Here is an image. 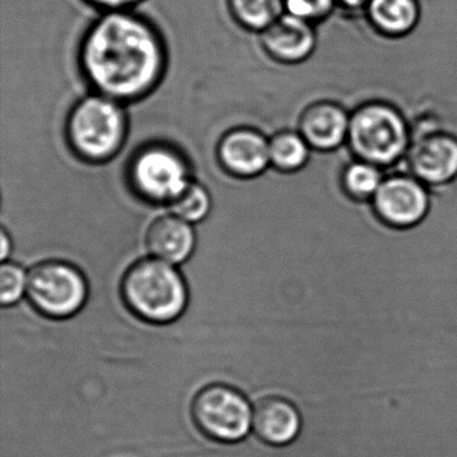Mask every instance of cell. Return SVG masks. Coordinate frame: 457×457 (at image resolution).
<instances>
[{
    "label": "cell",
    "instance_id": "cell-1",
    "mask_svg": "<svg viewBox=\"0 0 457 457\" xmlns=\"http://www.w3.org/2000/svg\"><path fill=\"white\" fill-rule=\"evenodd\" d=\"M79 63L97 95L130 103L156 89L167 54L151 23L129 12H109L85 34Z\"/></svg>",
    "mask_w": 457,
    "mask_h": 457
},
{
    "label": "cell",
    "instance_id": "cell-2",
    "mask_svg": "<svg viewBox=\"0 0 457 457\" xmlns=\"http://www.w3.org/2000/svg\"><path fill=\"white\" fill-rule=\"evenodd\" d=\"M411 140L408 119L393 104L368 101L350 113L346 145L355 159L379 168L392 167L408 156Z\"/></svg>",
    "mask_w": 457,
    "mask_h": 457
},
{
    "label": "cell",
    "instance_id": "cell-3",
    "mask_svg": "<svg viewBox=\"0 0 457 457\" xmlns=\"http://www.w3.org/2000/svg\"><path fill=\"white\" fill-rule=\"evenodd\" d=\"M121 287L128 307L146 322H172L183 314L188 302L180 272L157 258L136 262L124 275Z\"/></svg>",
    "mask_w": 457,
    "mask_h": 457
},
{
    "label": "cell",
    "instance_id": "cell-4",
    "mask_svg": "<svg viewBox=\"0 0 457 457\" xmlns=\"http://www.w3.org/2000/svg\"><path fill=\"white\" fill-rule=\"evenodd\" d=\"M128 135V119L119 101L96 95L79 101L69 114L68 143L74 154L87 162L113 159Z\"/></svg>",
    "mask_w": 457,
    "mask_h": 457
},
{
    "label": "cell",
    "instance_id": "cell-5",
    "mask_svg": "<svg viewBox=\"0 0 457 457\" xmlns=\"http://www.w3.org/2000/svg\"><path fill=\"white\" fill-rule=\"evenodd\" d=\"M28 295L42 314L68 318L79 312L87 298V283L77 267L60 261L37 264L28 274Z\"/></svg>",
    "mask_w": 457,
    "mask_h": 457
},
{
    "label": "cell",
    "instance_id": "cell-6",
    "mask_svg": "<svg viewBox=\"0 0 457 457\" xmlns=\"http://www.w3.org/2000/svg\"><path fill=\"white\" fill-rule=\"evenodd\" d=\"M133 188L148 202L170 204L191 183L180 152L162 144L140 149L129 167Z\"/></svg>",
    "mask_w": 457,
    "mask_h": 457
},
{
    "label": "cell",
    "instance_id": "cell-7",
    "mask_svg": "<svg viewBox=\"0 0 457 457\" xmlns=\"http://www.w3.org/2000/svg\"><path fill=\"white\" fill-rule=\"evenodd\" d=\"M192 416L204 435L220 443L243 440L253 427L247 398L228 385L203 387L192 403Z\"/></svg>",
    "mask_w": 457,
    "mask_h": 457
},
{
    "label": "cell",
    "instance_id": "cell-8",
    "mask_svg": "<svg viewBox=\"0 0 457 457\" xmlns=\"http://www.w3.org/2000/svg\"><path fill=\"white\" fill-rule=\"evenodd\" d=\"M411 175L425 186H444L457 178V136L443 129L422 130L409 149Z\"/></svg>",
    "mask_w": 457,
    "mask_h": 457
},
{
    "label": "cell",
    "instance_id": "cell-9",
    "mask_svg": "<svg viewBox=\"0 0 457 457\" xmlns=\"http://www.w3.org/2000/svg\"><path fill=\"white\" fill-rule=\"evenodd\" d=\"M377 215L387 226H416L429 210V194L424 183L411 175H393L382 181L373 197Z\"/></svg>",
    "mask_w": 457,
    "mask_h": 457
},
{
    "label": "cell",
    "instance_id": "cell-10",
    "mask_svg": "<svg viewBox=\"0 0 457 457\" xmlns=\"http://www.w3.org/2000/svg\"><path fill=\"white\" fill-rule=\"evenodd\" d=\"M218 159L223 170L235 178L250 179L267 170L270 138L251 128H237L221 137Z\"/></svg>",
    "mask_w": 457,
    "mask_h": 457
},
{
    "label": "cell",
    "instance_id": "cell-11",
    "mask_svg": "<svg viewBox=\"0 0 457 457\" xmlns=\"http://www.w3.org/2000/svg\"><path fill=\"white\" fill-rule=\"evenodd\" d=\"M262 47L270 58L283 65H298L317 49L315 25L285 14L261 33Z\"/></svg>",
    "mask_w": 457,
    "mask_h": 457
},
{
    "label": "cell",
    "instance_id": "cell-12",
    "mask_svg": "<svg viewBox=\"0 0 457 457\" xmlns=\"http://www.w3.org/2000/svg\"><path fill=\"white\" fill-rule=\"evenodd\" d=\"M350 113L334 101L312 104L299 117L298 132L312 151H337L346 145L349 137Z\"/></svg>",
    "mask_w": 457,
    "mask_h": 457
},
{
    "label": "cell",
    "instance_id": "cell-13",
    "mask_svg": "<svg viewBox=\"0 0 457 457\" xmlns=\"http://www.w3.org/2000/svg\"><path fill=\"white\" fill-rule=\"evenodd\" d=\"M301 416L295 406L283 397L267 395L253 409V428L264 443L286 445L301 432Z\"/></svg>",
    "mask_w": 457,
    "mask_h": 457
},
{
    "label": "cell",
    "instance_id": "cell-14",
    "mask_svg": "<svg viewBox=\"0 0 457 457\" xmlns=\"http://www.w3.org/2000/svg\"><path fill=\"white\" fill-rule=\"evenodd\" d=\"M195 232L188 221L176 215L157 218L146 232V245L154 258L180 264L194 253Z\"/></svg>",
    "mask_w": 457,
    "mask_h": 457
},
{
    "label": "cell",
    "instance_id": "cell-15",
    "mask_svg": "<svg viewBox=\"0 0 457 457\" xmlns=\"http://www.w3.org/2000/svg\"><path fill=\"white\" fill-rule=\"evenodd\" d=\"M363 12L373 30L389 39L405 38L421 20L420 0H370Z\"/></svg>",
    "mask_w": 457,
    "mask_h": 457
},
{
    "label": "cell",
    "instance_id": "cell-16",
    "mask_svg": "<svg viewBox=\"0 0 457 457\" xmlns=\"http://www.w3.org/2000/svg\"><path fill=\"white\" fill-rule=\"evenodd\" d=\"M312 152L299 132L282 130L270 138V162L279 172L293 173L303 170Z\"/></svg>",
    "mask_w": 457,
    "mask_h": 457
},
{
    "label": "cell",
    "instance_id": "cell-17",
    "mask_svg": "<svg viewBox=\"0 0 457 457\" xmlns=\"http://www.w3.org/2000/svg\"><path fill=\"white\" fill-rule=\"evenodd\" d=\"M228 7L240 26L259 33L285 14L283 0H228Z\"/></svg>",
    "mask_w": 457,
    "mask_h": 457
},
{
    "label": "cell",
    "instance_id": "cell-18",
    "mask_svg": "<svg viewBox=\"0 0 457 457\" xmlns=\"http://www.w3.org/2000/svg\"><path fill=\"white\" fill-rule=\"evenodd\" d=\"M382 168L355 159L349 162L342 172V187L353 199H373L384 181Z\"/></svg>",
    "mask_w": 457,
    "mask_h": 457
},
{
    "label": "cell",
    "instance_id": "cell-19",
    "mask_svg": "<svg viewBox=\"0 0 457 457\" xmlns=\"http://www.w3.org/2000/svg\"><path fill=\"white\" fill-rule=\"evenodd\" d=\"M170 205L173 215L188 223H196L203 220L210 212L211 197L204 187L191 181Z\"/></svg>",
    "mask_w": 457,
    "mask_h": 457
},
{
    "label": "cell",
    "instance_id": "cell-20",
    "mask_svg": "<svg viewBox=\"0 0 457 457\" xmlns=\"http://www.w3.org/2000/svg\"><path fill=\"white\" fill-rule=\"evenodd\" d=\"M28 293V275L15 263H4L0 269V302L4 306L17 303Z\"/></svg>",
    "mask_w": 457,
    "mask_h": 457
},
{
    "label": "cell",
    "instance_id": "cell-21",
    "mask_svg": "<svg viewBox=\"0 0 457 457\" xmlns=\"http://www.w3.org/2000/svg\"><path fill=\"white\" fill-rule=\"evenodd\" d=\"M285 12L317 25L328 20L338 6L337 0H283Z\"/></svg>",
    "mask_w": 457,
    "mask_h": 457
},
{
    "label": "cell",
    "instance_id": "cell-22",
    "mask_svg": "<svg viewBox=\"0 0 457 457\" xmlns=\"http://www.w3.org/2000/svg\"><path fill=\"white\" fill-rule=\"evenodd\" d=\"M93 6L100 7V9L109 12H127L135 4H140L141 0H87Z\"/></svg>",
    "mask_w": 457,
    "mask_h": 457
},
{
    "label": "cell",
    "instance_id": "cell-23",
    "mask_svg": "<svg viewBox=\"0 0 457 457\" xmlns=\"http://www.w3.org/2000/svg\"><path fill=\"white\" fill-rule=\"evenodd\" d=\"M370 0H337L339 7L349 12H365Z\"/></svg>",
    "mask_w": 457,
    "mask_h": 457
},
{
    "label": "cell",
    "instance_id": "cell-24",
    "mask_svg": "<svg viewBox=\"0 0 457 457\" xmlns=\"http://www.w3.org/2000/svg\"><path fill=\"white\" fill-rule=\"evenodd\" d=\"M12 248H10V239L9 235H7V232L2 231V259L4 261H6L7 256H9V253Z\"/></svg>",
    "mask_w": 457,
    "mask_h": 457
}]
</instances>
